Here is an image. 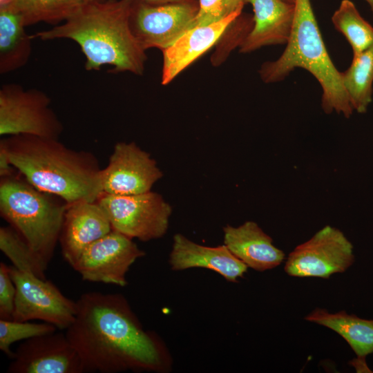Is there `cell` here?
I'll return each instance as SVG.
<instances>
[{
	"mask_svg": "<svg viewBox=\"0 0 373 373\" xmlns=\"http://www.w3.org/2000/svg\"><path fill=\"white\" fill-rule=\"evenodd\" d=\"M77 314L66 335L77 352L83 373L155 370L160 354L122 296L90 291L76 301Z\"/></svg>",
	"mask_w": 373,
	"mask_h": 373,
	"instance_id": "cell-1",
	"label": "cell"
},
{
	"mask_svg": "<svg viewBox=\"0 0 373 373\" xmlns=\"http://www.w3.org/2000/svg\"><path fill=\"white\" fill-rule=\"evenodd\" d=\"M133 3V0H88L62 24L34 37L44 41H75L85 56L86 70L109 65L113 67L112 72L142 75L147 56L131 30Z\"/></svg>",
	"mask_w": 373,
	"mask_h": 373,
	"instance_id": "cell-2",
	"label": "cell"
},
{
	"mask_svg": "<svg viewBox=\"0 0 373 373\" xmlns=\"http://www.w3.org/2000/svg\"><path fill=\"white\" fill-rule=\"evenodd\" d=\"M0 146L28 182L68 204L96 202L104 193L102 169L91 152L70 149L59 139L24 134L3 138Z\"/></svg>",
	"mask_w": 373,
	"mask_h": 373,
	"instance_id": "cell-3",
	"label": "cell"
},
{
	"mask_svg": "<svg viewBox=\"0 0 373 373\" xmlns=\"http://www.w3.org/2000/svg\"><path fill=\"white\" fill-rule=\"evenodd\" d=\"M282 55L262 64L259 75L265 83L283 81L296 68L309 72L323 90L321 106L327 114L336 112L346 118L352 108L342 73L332 62L324 44L310 0H296L290 37Z\"/></svg>",
	"mask_w": 373,
	"mask_h": 373,
	"instance_id": "cell-4",
	"label": "cell"
},
{
	"mask_svg": "<svg viewBox=\"0 0 373 373\" xmlns=\"http://www.w3.org/2000/svg\"><path fill=\"white\" fill-rule=\"evenodd\" d=\"M68 204L14 175L1 177V216L48 265Z\"/></svg>",
	"mask_w": 373,
	"mask_h": 373,
	"instance_id": "cell-5",
	"label": "cell"
},
{
	"mask_svg": "<svg viewBox=\"0 0 373 373\" xmlns=\"http://www.w3.org/2000/svg\"><path fill=\"white\" fill-rule=\"evenodd\" d=\"M44 91L24 89L20 84H6L0 88V135H32L59 139L64 131L61 120L50 107Z\"/></svg>",
	"mask_w": 373,
	"mask_h": 373,
	"instance_id": "cell-6",
	"label": "cell"
},
{
	"mask_svg": "<svg viewBox=\"0 0 373 373\" xmlns=\"http://www.w3.org/2000/svg\"><path fill=\"white\" fill-rule=\"evenodd\" d=\"M97 202L113 230L132 239L149 241L161 238L168 229L171 207L156 192L126 195L103 193Z\"/></svg>",
	"mask_w": 373,
	"mask_h": 373,
	"instance_id": "cell-7",
	"label": "cell"
},
{
	"mask_svg": "<svg viewBox=\"0 0 373 373\" xmlns=\"http://www.w3.org/2000/svg\"><path fill=\"white\" fill-rule=\"evenodd\" d=\"M10 274L16 287L12 320H40L66 329L75 319L77 303L65 296L47 279L10 266Z\"/></svg>",
	"mask_w": 373,
	"mask_h": 373,
	"instance_id": "cell-8",
	"label": "cell"
},
{
	"mask_svg": "<svg viewBox=\"0 0 373 373\" xmlns=\"http://www.w3.org/2000/svg\"><path fill=\"white\" fill-rule=\"evenodd\" d=\"M354 262L352 243L341 230L327 225L295 247L284 269L291 276L328 278L344 272Z\"/></svg>",
	"mask_w": 373,
	"mask_h": 373,
	"instance_id": "cell-9",
	"label": "cell"
},
{
	"mask_svg": "<svg viewBox=\"0 0 373 373\" xmlns=\"http://www.w3.org/2000/svg\"><path fill=\"white\" fill-rule=\"evenodd\" d=\"M198 10V2L153 5L133 0L131 30L145 50L162 51L194 26Z\"/></svg>",
	"mask_w": 373,
	"mask_h": 373,
	"instance_id": "cell-10",
	"label": "cell"
},
{
	"mask_svg": "<svg viewBox=\"0 0 373 373\" xmlns=\"http://www.w3.org/2000/svg\"><path fill=\"white\" fill-rule=\"evenodd\" d=\"M144 255L132 238L112 230L87 247L72 267L84 280L124 287L129 268Z\"/></svg>",
	"mask_w": 373,
	"mask_h": 373,
	"instance_id": "cell-11",
	"label": "cell"
},
{
	"mask_svg": "<svg viewBox=\"0 0 373 373\" xmlns=\"http://www.w3.org/2000/svg\"><path fill=\"white\" fill-rule=\"evenodd\" d=\"M162 176L149 153L135 142H117L102 170L103 193L122 195L146 193Z\"/></svg>",
	"mask_w": 373,
	"mask_h": 373,
	"instance_id": "cell-12",
	"label": "cell"
},
{
	"mask_svg": "<svg viewBox=\"0 0 373 373\" xmlns=\"http://www.w3.org/2000/svg\"><path fill=\"white\" fill-rule=\"evenodd\" d=\"M8 373H83L80 357L66 333L30 338L14 352Z\"/></svg>",
	"mask_w": 373,
	"mask_h": 373,
	"instance_id": "cell-13",
	"label": "cell"
},
{
	"mask_svg": "<svg viewBox=\"0 0 373 373\" xmlns=\"http://www.w3.org/2000/svg\"><path fill=\"white\" fill-rule=\"evenodd\" d=\"M112 230L97 201L68 204L59 240L64 259L72 267L87 247Z\"/></svg>",
	"mask_w": 373,
	"mask_h": 373,
	"instance_id": "cell-14",
	"label": "cell"
},
{
	"mask_svg": "<svg viewBox=\"0 0 373 373\" xmlns=\"http://www.w3.org/2000/svg\"><path fill=\"white\" fill-rule=\"evenodd\" d=\"M242 11V10H238L215 23L194 26L171 46L162 50V84H169L186 67L215 45L227 30L240 17Z\"/></svg>",
	"mask_w": 373,
	"mask_h": 373,
	"instance_id": "cell-15",
	"label": "cell"
},
{
	"mask_svg": "<svg viewBox=\"0 0 373 373\" xmlns=\"http://www.w3.org/2000/svg\"><path fill=\"white\" fill-rule=\"evenodd\" d=\"M253 26L240 44V52L249 53L263 46L286 44L291 33L295 3L283 0H249Z\"/></svg>",
	"mask_w": 373,
	"mask_h": 373,
	"instance_id": "cell-16",
	"label": "cell"
},
{
	"mask_svg": "<svg viewBox=\"0 0 373 373\" xmlns=\"http://www.w3.org/2000/svg\"><path fill=\"white\" fill-rule=\"evenodd\" d=\"M169 263L175 271L193 267L209 269L230 282H236L248 268L224 245L215 247H206L190 240L180 233L173 237Z\"/></svg>",
	"mask_w": 373,
	"mask_h": 373,
	"instance_id": "cell-17",
	"label": "cell"
},
{
	"mask_svg": "<svg viewBox=\"0 0 373 373\" xmlns=\"http://www.w3.org/2000/svg\"><path fill=\"white\" fill-rule=\"evenodd\" d=\"M223 231L224 245L248 267L264 271L278 266L285 258L284 252L255 222L247 221L236 227L227 225Z\"/></svg>",
	"mask_w": 373,
	"mask_h": 373,
	"instance_id": "cell-18",
	"label": "cell"
},
{
	"mask_svg": "<svg viewBox=\"0 0 373 373\" xmlns=\"http://www.w3.org/2000/svg\"><path fill=\"white\" fill-rule=\"evenodd\" d=\"M305 319L325 326L342 336L356 354L352 365L357 372H370L365 362L367 355L373 353V320L361 318L345 311L329 313L316 309Z\"/></svg>",
	"mask_w": 373,
	"mask_h": 373,
	"instance_id": "cell-19",
	"label": "cell"
},
{
	"mask_svg": "<svg viewBox=\"0 0 373 373\" xmlns=\"http://www.w3.org/2000/svg\"><path fill=\"white\" fill-rule=\"evenodd\" d=\"M21 17L8 4L0 6V73L24 66L32 53V36L25 30Z\"/></svg>",
	"mask_w": 373,
	"mask_h": 373,
	"instance_id": "cell-20",
	"label": "cell"
},
{
	"mask_svg": "<svg viewBox=\"0 0 373 373\" xmlns=\"http://www.w3.org/2000/svg\"><path fill=\"white\" fill-rule=\"evenodd\" d=\"M342 77L352 108L359 113H365L373 90V45L353 56Z\"/></svg>",
	"mask_w": 373,
	"mask_h": 373,
	"instance_id": "cell-21",
	"label": "cell"
},
{
	"mask_svg": "<svg viewBox=\"0 0 373 373\" xmlns=\"http://www.w3.org/2000/svg\"><path fill=\"white\" fill-rule=\"evenodd\" d=\"M88 0H10L24 26L44 22L57 24L73 16Z\"/></svg>",
	"mask_w": 373,
	"mask_h": 373,
	"instance_id": "cell-22",
	"label": "cell"
},
{
	"mask_svg": "<svg viewBox=\"0 0 373 373\" xmlns=\"http://www.w3.org/2000/svg\"><path fill=\"white\" fill-rule=\"evenodd\" d=\"M334 28L350 44L353 56L373 45V26L359 13L350 0H342L332 17Z\"/></svg>",
	"mask_w": 373,
	"mask_h": 373,
	"instance_id": "cell-23",
	"label": "cell"
},
{
	"mask_svg": "<svg viewBox=\"0 0 373 373\" xmlns=\"http://www.w3.org/2000/svg\"><path fill=\"white\" fill-rule=\"evenodd\" d=\"M0 249L17 269L46 279L48 265L10 225L0 227Z\"/></svg>",
	"mask_w": 373,
	"mask_h": 373,
	"instance_id": "cell-24",
	"label": "cell"
},
{
	"mask_svg": "<svg viewBox=\"0 0 373 373\" xmlns=\"http://www.w3.org/2000/svg\"><path fill=\"white\" fill-rule=\"evenodd\" d=\"M57 328L48 323H34L28 321L0 319V350L10 359L14 356L10 346L19 341L56 332Z\"/></svg>",
	"mask_w": 373,
	"mask_h": 373,
	"instance_id": "cell-25",
	"label": "cell"
},
{
	"mask_svg": "<svg viewBox=\"0 0 373 373\" xmlns=\"http://www.w3.org/2000/svg\"><path fill=\"white\" fill-rule=\"evenodd\" d=\"M249 1L198 0V10L194 21V26L221 21L232 13L242 10Z\"/></svg>",
	"mask_w": 373,
	"mask_h": 373,
	"instance_id": "cell-26",
	"label": "cell"
},
{
	"mask_svg": "<svg viewBox=\"0 0 373 373\" xmlns=\"http://www.w3.org/2000/svg\"><path fill=\"white\" fill-rule=\"evenodd\" d=\"M16 287L10 274V266L0 263V319L12 320Z\"/></svg>",
	"mask_w": 373,
	"mask_h": 373,
	"instance_id": "cell-27",
	"label": "cell"
},
{
	"mask_svg": "<svg viewBox=\"0 0 373 373\" xmlns=\"http://www.w3.org/2000/svg\"><path fill=\"white\" fill-rule=\"evenodd\" d=\"M15 169L11 164L5 149L0 146V177L13 175Z\"/></svg>",
	"mask_w": 373,
	"mask_h": 373,
	"instance_id": "cell-28",
	"label": "cell"
},
{
	"mask_svg": "<svg viewBox=\"0 0 373 373\" xmlns=\"http://www.w3.org/2000/svg\"><path fill=\"white\" fill-rule=\"evenodd\" d=\"M149 4L160 5L175 3H193L198 2V0H138Z\"/></svg>",
	"mask_w": 373,
	"mask_h": 373,
	"instance_id": "cell-29",
	"label": "cell"
},
{
	"mask_svg": "<svg viewBox=\"0 0 373 373\" xmlns=\"http://www.w3.org/2000/svg\"><path fill=\"white\" fill-rule=\"evenodd\" d=\"M370 6L373 15V0H365Z\"/></svg>",
	"mask_w": 373,
	"mask_h": 373,
	"instance_id": "cell-30",
	"label": "cell"
},
{
	"mask_svg": "<svg viewBox=\"0 0 373 373\" xmlns=\"http://www.w3.org/2000/svg\"><path fill=\"white\" fill-rule=\"evenodd\" d=\"M10 0H0V6L8 4Z\"/></svg>",
	"mask_w": 373,
	"mask_h": 373,
	"instance_id": "cell-31",
	"label": "cell"
},
{
	"mask_svg": "<svg viewBox=\"0 0 373 373\" xmlns=\"http://www.w3.org/2000/svg\"><path fill=\"white\" fill-rule=\"evenodd\" d=\"M284 1H286L287 3H295L296 2V0H283Z\"/></svg>",
	"mask_w": 373,
	"mask_h": 373,
	"instance_id": "cell-32",
	"label": "cell"
}]
</instances>
